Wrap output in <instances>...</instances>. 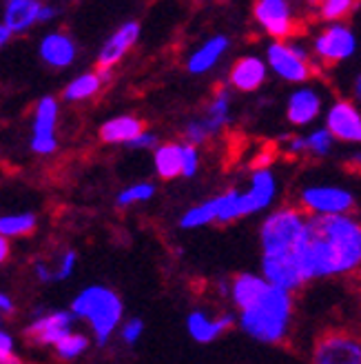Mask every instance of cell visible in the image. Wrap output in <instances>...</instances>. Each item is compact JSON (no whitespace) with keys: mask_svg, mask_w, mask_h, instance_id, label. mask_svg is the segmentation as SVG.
Masks as SVG:
<instances>
[{"mask_svg":"<svg viewBox=\"0 0 361 364\" xmlns=\"http://www.w3.org/2000/svg\"><path fill=\"white\" fill-rule=\"evenodd\" d=\"M35 225H38V218L29 211L23 213H7V215H0V235L5 240L9 238H23V235L33 233Z\"/></svg>","mask_w":361,"mask_h":364,"instance_id":"4316f807","label":"cell"},{"mask_svg":"<svg viewBox=\"0 0 361 364\" xmlns=\"http://www.w3.org/2000/svg\"><path fill=\"white\" fill-rule=\"evenodd\" d=\"M361 264V225L350 215L309 218L306 223V267L311 280L339 278Z\"/></svg>","mask_w":361,"mask_h":364,"instance_id":"7a4b0ae2","label":"cell"},{"mask_svg":"<svg viewBox=\"0 0 361 364\" xmlns=\"http://www.w3.org/2000/svg\"><path fill=\"white\" fill-rule=\"evenodd\" d=\"M16 358V340L9 331L0 329V360Z\"/></svg>","mask_w":361,"mask_h":364,"instance_id":"8d00e7d4","label":"cell"},{"mask_svg":"<svg viewBox=\"0 0 361 364\" xmlns=\"http://www.w3.org/2000/svg\"><path fill=\"white\" fill-rule=\"evenodd\" d=\"M304 140H306V154H311L315 158H326L333 151V144H335V140L323 127L313 129L309 136H304Z\"/></svg>","mask_w":361,"mask_h":364,"instance_id":"1f68e13d","label":"cell"},{"mask_svg":"<svg viewBox=\"0 0 361 364\" xmlns=\"http://www.w3.org/2000/svg\"><path fill=\"white\" fill-rule=\"evenodd\" d=\"M111 80V71H84L78 78L71 80L65 89H62V98L67 102H82V100H91L96 98L102 87Z\"/></svg>","mask_w":361,"mask_h":364,"instance_id":"44dd1931","label":"cell"},{"mask_svg":"<svg viewBox=\"0 0 361 364\" xmlns=\"http://www.w3.org/2000/svg\"><path fill=\"white\" fill-rule=\"evenodd\" d=\"M38 53L49 67L65 69L76 60L78 47L67 31H51L43 36V41L38 45Z\"/></svg>","mask_w":361,"mask_h":364,"instance_id":"ac0fdd59","label":"cell"},{"mask_svg":"<svg viewBox=\"0 0 361 364\" xmlns=\"http://www.w3.org/2000/svg\"><path fill=\"white\" fill-rule=\"evenodd\" d=\"M264 63L279 80L293 85H306L315 74L309 49L297 41H273L266 47Z\"/></svg>","mask_w":361,"mask_h":364,"instance_id":"5b68a950","label":"cell"},{"mask_svg":"<svg viewBox=\"0 0 361 364\" xmlns=\"http://www.w3.org/2000/svg\"><path fill=\"white\" fill-rule=\"evenodd\" d=\"M293 294H286L282 289L270 287L252 302L240 311V326L246 336L264 344H279L291 333L293 322Z\"/></svg>","mask_w":361,"mask_h":364,"instance_id":"3957f363","label":"cell"},{"mask_svg":"<svg viewBox=\"0 0 361 364\" xmlns=\"http://www.w3.org/2000/svg\"><path fill=\"white\" fill-rule=\"evenodd\" d=\"M76 318L69 311H49L35 318L27 326V338L38 347H56V344L74 331Z\"/></svg>","mask_w":361,"mask_h":364,"instance_id":"4fadbf2b","label":"cell"},{"mask_svg":"<svg viewBox=\"0 0 361 364\" xmlns=\"http://www.w3.org/2000/svg\"><path fill=\"white\" fill-rule=\"evenodd\" d=\"M76 262H78V253L76 251H65V256L60 258L58 267H53L56 269V280H67L74 276V269H76Z\"/></svg>","mask_w":361,"mask_h":364,"instance_id":"e575fe53","label":"cell"},{"mask_svg":"<svg viewBox=\"0 0 361 364\" xmlns=\"http://www.w3.org/2000/svg\"><path fill=\"white\" fill-rule=\"evenodd\" d=\"M33 273H35V278H38V282H43V284L56 282V269L49 267L43 260H38V262L33 264Z\"/></svg>","mask_w":361,"mask_h":364,"instance_id":"74e56055","label":"cell"},{"mask_svg":"<svg viewBox=\"0 0 361 364\" xmlns=\"http://www.w3.org/2000/svg\"><path fill=\"white\" fill-rule=\"evenodd\" d=\"M284 151L291 156H304L306 154V140L304 136H288L284 140Z\"/></svg>","mask_w":361,"mask_h":364,"instance_id":"f35d334b","label":"cell"},{"mask_svg":"<svg viewBox=\"0 0 361 364\" xmlns=\"http://www.w3.org/2000/svg\"><path fill=\"white\" fill-rule=\"evenodd\" d=\"M323 129L331 134L333 140L341 142H359L361 140V114L350 100H335L326 109Z\"/></svg>","mask_w":361,"mask_h":364,"instance_id":"7c38bea8","label":"cell"},{"mask_svg":"<svg viewBox=\"0 0 361 364\" xmlns=\"http://www.w3.org/2000/svg\"><path fill=\"white\" fill-rule=\"evenodd\" d=\"M43 3L38 0H9L5 5L3 25L9 29V33H25L33 25H38V14Z\"/></svg>","mask_w":361,"mask_h":364,"instance_id":"ffe728a7","label":"cell"},{"mask_svg":"<svg viewBox=\"0 0 361 364\" xmlns=\"http://www.w3.org/2000/svg\"><path fill=\"white\" fill-rule=\"evenodd\" d=\"M140 38V23L138 21H126L122 23L109 38H106V43L102 45V49L98 51V69L102 71H111L116 65L122 63V58L129 53L135 43Z\"/></svg>","mask_w":361,"mask_h":364,"instance_id":"5bb4252c","label":"cell"},{"mask_svg":"<svg viewBox=\"0 0 361 364\" xmlns=\"http://www.w3.org/2000/svg\"><path fill=\"white\" fill-rule=\"evenodd\" d=\"M357 36L348 23H331L313 38V56L321 65H339L355 56Z\"/></svg>","mask_w":361,"mask_h":364,"instance_id":"52a82bcc","label":"cell"},{"mask_svg":"<svg viewBox=\"0 0 361 364\" xmlns=\"http://www.w3.org/2000/svg\"><path fill=\"white\" fill-rule=\"evenodd\" d=\"M306 223L309 215L297 207H279L262 223V278L286 294L311 282L306 267Z\"/></svg>","mask_w":361,"mask_h":364,"instance_id":"6da1fadb","label":"cell"},{"mask_svg":"<svg viewBox=\"0 0 361 364\" xmlns=\"http://www.w3.org/2000/svg\"><path fill=\"white\" fill-rule=\"evenodd\" d=\"M153 196H155V185H151V182H135V185L126 187L118 193L116 205L124 209V207H131V205L149 203Z\"/></svg>","mask_w":361,"mask_h":364,"instance_id":"f1b7e54d","label":"cell"},{"mask_svg":"<svg viewBox=\"0 0 361 364\" xmlns=\"http://www.w3.org/2000/svg\"><path fill=\"white\" fill-rule=\"evenodd\" d=\"M266 76L268 69L264 58L250 53V56H242L233 63L228 71V85L231 89L242 91V94H252V91H257L266 82Z\"/></svg>","mask_w":361,"mask_h":364,"instance_id":"2e32d148","label":"cell"},{"mask_svg":"<svg viewBox=\"0 0 361 364\" xmlns=\"http://www.w3.org/2000/svg\"><path fill=\"white\" fill-rule=\"evenodd\" d=\"M144 333V322L140 318H129L126 322L120 324V338L122 342H126L129 347H133V344L142 338Z\"/></svg>","mask_w":361,"mask_h":364,"instance_id":"836d02e7","label":"cell"},{"mask_svg":"<svg viewBox=\"0 0 361 364\" xmlns=\"http://www.w3.org/2000/svg\"><path fill=\"white\" fill-rule=\"evenodd\" d=\"M309 218L350 215L355 211V196L339 185H309L299 191V207Z\"/></svg>","mask_w":361,"mask_h":364,"instance_id":"8992f818","label":"cell"},{"mask_svg":"<svg viewBox=\"0 0 361 364\" xmlns=\"http://www.w3.org/2000/svg\"><path fill=\"white\" fill-rule=\"evenodd\" d=\"M242 213H240V189H228L224 193L218 196V220L215 223H235L240 220Z\"/></svg>","mask_w":361,"mask_h":364,"instance_id":"f546056e","label":"cell"},{"mask_svg":"<svg viewBox=\"0 0 361 364\" xmlns=\"http://www.w3.org/2000/svg\"><path fill=\"white\" fill-rule=\"evenodd\" d=\"M144 132V122L135 116H116L102 122L100 127V140L104 144H129L138 134Z\"/></svg>","mask_w":361,"mask_h":364,"instance_id":"cb8c5ba5","label":"cell"},{"mask_svg":"<svg viewBox=\"0 0 361 364\" xmlns=\"http://www.w3.org/2000/svg\"><path fill=\"white\" fill-rule=\"evenodd\" d=\"M359 91H361V85H359V78H357V82H355V94H357V98H359Z\"/></svg>","mask_w":361,"mask_h":364,"instance_id":"f6af8a7d","label":"cell"},{"mask_svg":"<svg viewBox=\"0 0 361 364\" xmlns=\"http://www.w3.org/2000/svg\"><path fill=\"white\" fill-rule=\"evenodd\" d=\"M215 220H218V196L187 209L184 215L179 218V227L182 229H200V227L213 225Z\"/></svg>","mask_w":361,"mask_h":364,"instance_id":"484cf974","label":"cell"},{"mask_svg":"<svg viewBox=\"0 0 361 364\" xmlns=\"http://www.w3.org/2000/svg\"><path fill=\"white\" fill-rule=\"evenodd\" d=\"M157 144H160V138H157L153 132H147V129H144L142 134H138L129 144H126V147H131V149H153V151H155Z\"/></svg>","mask_w":361,"mask_h":364,"instance_id":"d590c367","label":"cell"},{"mask_svg":"<svg viewBox=\"0 0 361 364\" xmlns=\"http://www.w3.org/2000/svg\"><path fill=\"white\" fill-rule=\"evenodd\" d=\"M321 109H323V96L319 94V89L301 85L288 96L286 120L293 127H309L321 116Z\"/></svg>","mask_w":361,"mask_h":364,"instance_id":"9a60e30c","label":"cell"},{"mask_svg":"<svg viewBox=\"0 0 361 364\" xmlns=\"http://www.w3.org/2000/svg\"><path fill=\"white\" fill-rule=\"evenodd\" d=\"M277 198V178L273 169L257 167L250 173V187L246 191H240V213L244 215H255L275 203Z\"/></svg>","mask_w":361,"mask_h":364,"instance_id":"8fae6325","label":"cell"},{"mask_svg":"<svg viewBox=\"0 0 361 364\" xmlns=\"http://www.w3.org/2000/svg\"><path fill=\"white\" fill-rule=\"evenodd\" d=\"M89 344H91V340H89L84 333H80V331H71L69 336H65L56 347V355L60 358V360H76V358H80L87 349H89Z\"/></svg>","mask_w":361,"mask_h":364,"instance_id":"83f0119b","label":"cell"},{"mask_svg":"<svg viewBox=\"0 0 361 364\" xmlns=\"http://www.w3.org/2000/svg\"><path fill=\"white\" fill-rule=\"evenodd\" d=\"M268 289V282L260 273H240L228 282V296L240 311L255 302L264 291Z\"/></svg>","mask_w":361,"mask_h":364,"instance_id":"7402d4cb","label":"cell"},{"mask_svg":"<svg viewBox=\"0 0 361 364\" xmlns=\"http://www.w3.org/2000/svg\"><path fill=\"white\" fill-rule=\"evenodd\" d=\"M202 122V127L209 132V136L213 138L215 134H220L224 127H228L231 122V91L226 87H220L213 94L211 102L206 105L202 118H197Z\"/></svg>","mask_w":361,"mask_h":364,"instance_id":"603a6c76","label":"cell"},{"mask_svg":"<svg viewBox=\"0 0 361 364\" xmlns=\"http://www.w3.org/2000/svg\"><path fill=\"white\" fill-rule=\"evenodd\" d=\"M9 314H13V300L0 291V316H9Z\"/></svg>","mask_w":361,"mask_h":364,"instance_id":"60d3db41","label":"cell"},{"mask_svg":"<svg viewBox=\"0 0 361 364\" xmlns=\"http://www.w3.org/2000/svg\"><path fill=\"white\" fill-rule=\"evenodd\" d=\"M155 173L162 180H173L179 176V142H165L157 144L153 151Z\"/></svg>","mask_w":361,"mask_h":364,"instance_id":"d4e9b609","label":"cell"},{"mask_svg":"<svg viewBox=\"0 0 361 364\" xmlns=\"http://www.w3.org/2000/svg\"><path fill=\"white\" fill-rule=\"evenodd\" d=\"M252 18L273 41H295V36L299 33L295 9L286 0H257L252 5Z\"/></svg>","mask_w":361,"mask_h":364,"instance_id":"ba28073f","label":"cell"},{"mask_svg":"<svg viewBox=\"0 0 361 364\" xmlns=\"http://www.w3.org/2000/svg\"><path fill=\"white\" fill-rule=\"evenodd\" d=\"M60 14V9L58 7H53V5H43L40 7V14H38V23H49V21H53Z\"/></svg>","mask_w":361,"mask_h":364,"instance_id":"ab89813d","label":"cell"},{"mask_svg":"<svg viewBox=\"0 0 361 364\" xmlns=\"http://www.w3.org/2000/svg\"><path fill=\"white\" fill-rule=\"evenodd\" d=\"M58 116L60 105L53 96H45L35 102L33 109V122H31V140L29 147L38 156H51L58 149Z\"/></svg>","mask_w":361,"mask_h":364,"instance_id":"9c48e42d","label":"cell"},{"mask_svg":"<svg viewBox=\"0 0 361 364\" xmlns=\"http://www.w3.org/2000/svg\"><path fill=\"white\" fill-rule=\"evenodd\" d=\"M200 169V151L193 144H179V176L193 178Z\"/></svg>","mask_w":361,"mask_h":364,"instance_id":"d6a6232c","label":"cell"},{"mask_svg":"<svg viewBox=\"0 0 361 364\" xmlns=\"http://www.w3.org/2000/svg\"><path fill=\"white\" fill-rule=\"evenodd\" d=\"M0 364H23L21 358H11V360H0Z\"/></svg>","mask_w":361,"mask_h":364,"instance_id":"ee69618b","label":"cell"},{"mask_svg":"<svg viewBox=\"0 0 361 364\" xmlns=\"http://www.w3.org/2000/svg\"><path fill=\"white\" fill-rule=\"evenodd\" d=\"M11 41V33H9V29L3 25V23H0V49H3L7 43Z\"/></svg>","mask_w":361,"mask_h":364,"instance_id":"7bdbcfd3","label":"cell"},{"mask_svg":"<svg viewBox=\"0 0 361 364\" xmlns=\"http://www.w3.org/2000/svg\"><path fill=\"white\" fill-rule=\"evenodd\" d=\"M352 11H355L352 0H323L319 5V16H321V21H326V25L346 23V18Z\"/></svg>","mask_w":361,"mask_h":364,"instance_id":"4dcf8cb0","label":"cell"},{"mask_svg":"<svg viewBox=\"0 0 361 364\" xmlns=\"http://www.w3.org/2000/svg\"><path fill=\"white\" fill-rule=\"evenodd\" d=\"M233 324H235V316L233 314H220L211 318L202 309H195L187 318V331L195 342L209 344L213 340H218L224 331H228Z\"/></svg>","mask_w":361,"mask_h":364,"instance_id":"e0dca14e","label":"cell"},{"mask_svg":"<svg viewBox=\"0 0 361 364\" xmlns=\"http://www.w3.org/2000/svg\"><path fill=\"white\" fill-rule=\"evenodd\" d=\"M69 314L84 320L91 326V333L100 347L111 340V336L120 329L124 318V302L111 287L91 284L84 287L80 294L71 300Z\"/></svg>","mask_w":361,"mask_h":364,"instance_id":"277c9868","label":"cell"},{"mask_svg":"<svg viewBox=\"0 0 361 364\" xmlns=\"http://www.w3.org/2000/svg\"><path fill=\"white\" fill-rule=\"evenodd\" d=\"M313 364H361V344L348 331H326L313 349Z\"/></svg>","mask_w":361,"mask_h":364,"instance_id":"30bf717a","label":"cell"},{"mask_svg":"<svg viewBox=\"0 0 361 364\" xmlns=\"http://www.w3.org/2000/svg\"><path fill=\"white\" fill-rule=\"evenodd\" d=\"M228 38L224 33H218V36H211V38L206 43H202L200 47H197L189 60H187V69L191 71V74L195 76H202V74H209V71L218 65L224 53L228 51Z\"/></svg>","mask_w":361,"mask_h":364,"instance_id":"d6986e66","label":"cell"},{"mask_svg":"<svg viewBox=\"0 0 361 364\" xmlns=\"http://www.w3.org/2000/svg\"><path fill=\"white\" fill-rule=\"evenodd\" d=\"M9 253H11V247H9V240H5L3 235H0V264L7 262L9 258Z\"/></svg>","mask_w":361,"mask_h":364,"instance_id":"b9f144b4","label":"cell"}]
</instances>
